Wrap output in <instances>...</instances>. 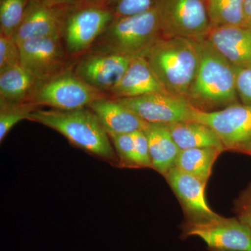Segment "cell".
<instances>
[{"instance_id": "cell-21", "label": "cell", "mask_w": 251, "mask_h": 251, "mask_svg": "<svg viewBox=\"0 0 251 251\" xmlns=\"http://www.w3.org/2000/svg\"><path fill=\"white\" fill-rule=\"evenodd\" d=\"M224 150L215 148L181 150L176 158L175 167L206 183L210 177L216 160Z\"/></svg>"}, {"instance_id": "cell-30", "label": "cell", "mask_w": 251, "mask_h": 251, "mask_svg": "<svg viewBox=\"0 0 251 251\" xmlns=\"http://www.w3.org/2000/svg\"><path fill=\"white\" fill-rule=\"evenodd\" d=\"M244 26L251 27V0H245L244 4Z\"/></svg>"}, {"instance_id": "cell-5", "label": "cell", "mask_w": 251, "mask_h": 251, "mask_svg": "<svg viewBox=\"0 0 251 251\" xmlns=\"http://www.w3.org/2000/svg\"><path fill=\"white\" fill-rule=\"evenodd\" d=\"M153 7L163 37L199 41L210 32L204 0H154Z\"/></svg>"}, {"instance_id": "cell-15", "label": "cell", "mask_w": 251, "mask_h": 251, "mask_svg": "<svg viewBox=\"0 0 251 251\" xmlns=\"http://www.w3.org/2000/svg\"><path fill=\"white\" fill-rule=\"evenodd\" d=\"M114 99L134 98L153 93H168L157 80L145 57H134L111 90Z\"/></svg>"}, {"instance_id": "cell-18", "label": "cell", "mask_w": 251, "mask_h": 251, "mask_svg": "<svg viewBox=\"0 0 251 251\" xmlns=\"http://www.w3.org/2000/svg\"><path fill=\"white\" fill-rule=\"evenodd\" d=\"M143 131L148 140L151 168L166 176L175 166L181 150L166 125L148 124Z\"/></svg>"}, {"instance_id": "cell-26", "label": "cell", "mask_w": 251, "mask_h": 251, "mask_svg": "<svg viewBox=\"0 0 251 251\" xmlns=\"http://www.w3.org/2000/svg\"><path fill=\"white\" fill-rule=\"evenodd\" d=\"M115 17L133 16L146 12L154 0H107Z\"/></svg>"}, {"instance_id": "cell-9", "label": "cell", "mask_w": 251, "mask_h": 251, "mask_svg": "<svg viewBox=\"0 0 251 251\" xmlns=\"http://www.w3.org/2000/svg\"><path fill=\"white\" fill-rule=\"evenodd\" d=\"M193 121L212 128L225 148H243L251 142V105L232 104L217 111L195 108Z\"/></svg>"}, {"instance_id": "cell-10", "label": "cell", "mask_w": 251, "mask_h": 251, "mask_svg": "<svg viewBox=\"0 0 251 251\" xmlns=\"http://www.w3.org/2000/svg\"><path fill=\"white\" fill-rule=\"evenodd\" d=\"M115 18L111 10L90 6L77 10L63 26V39L69 53L77 54L92 47Z\"/></svg>"}, {"instance_id": "cell-33", "label": "cell", "mask_w": 251, "mask_h": 251, "mask_svg": "<svg viewBox=\"0 0 251 251\" xmlns=\"http://www.w3.org/2000/svg\"><path fill=\"white\" fill-rule=\"evenodd\" d=\"M87 1H91V2H100L104 0H87Z\"/></svg>"}, {"instance_id": "cell-19", "label": "cell", "mask_w": 251, "mask_h": 251, "mask_svg": "<svg viewBox=\"0 0 251 251\" xmlns=\"http://www.w3.org/2000/svg\"><path fill=\"white\" fill-rule=\"evenodd\" d=\"M44 82L22 65L0 72V103L30 102Z\"/></svg>"}, {"instance_id": "cell-29", "label": "cell", "mask_w": 251, "mask_h": 251, "mask_svg": "<svg viewBox=\"0 0 251 251\" xmlns=\"http://www.w3.org/2000/svg\"><path fill=\"white\" fill-rule=\"evenodd\" d=\"M236 88L244 105H251V67H235Z\"/></svg>"}, {"instance_id": "cell-16", "label": "cell", "mask_w": 251, "mask_h": 251, "mask_svg": "<svg viewBox=\"0 0 251 251\" xmlns=\"http://www.w3.org/2000/svg\"><path fill=\"white\" fill-rule=\"evenodd\" d=\"M166 176L180 201L188 211L198 216L196 220L209 219L217 216L206 202V182L175 166Z\"/></svg>"}, {"instance_id": "cell-34", "label": "cell", "mask_w": 251, "mask_h": 251, "mask_svg": "<svg viewBox=\"0 0 251 251\" xmlns=\"http://www.w3.org/2000/svg\"><path fill=\"white\" fill-rule=\"evenodd\" d=\"M247 226H249V228H250L251 230V218L250 219V222H249V224H247Z\"/></svg>"}, {"instance_id": "cell-25", "label": "cell", "mask_w": 251, "mask_h": 251, "mask_svg": "<svg viewBox=\"0 0 251 251\" xmlns=\"http://www.w3.org/2000/svg\"><path fill=\"white\" fill-rule=\"evenodd\" d=\"M21 65L19 46L12 37L0 34V72Z\"/></svg>"}, {"instance_id": "cell-7", "label": "cell", "mask_w": 251, "mask_h": 251, "mask_svg": "<svg viewBox=\"0 0 251 251\" xmlns=\"http://www.w3.org/2000/svg\"><path fill=\"white\" fill-rule=\"evenodd\" d=\"M186 237H197L210 250L251 251V230L247 224L219 216L195 220L184 229Z\"/></svg>"}, {"instance_id": "cell-11", "label": "cell", "mask_w": 251, "mask_h": 251, "mask_svg": "<svg viewBox=\"0 0 251 251\" xmlns=\"http://www.w3.org/2000/svg\"><path fill=\"white\" fill-rule=\"evenodd\" d=\"M21 65L43 81L64 71L65 52L62 36L30 39L18 44Z\"/></svg>"}, {"instance_id": "cell-3", "label": "cell", "mask_w": 251, "mask_h": 251, "mask_svg": "<svg viewBox=\"0 0 251 251\" xmlns=\"http://www.w3.org/2000/svg\"><path fill=\"white\" fill-rule=\"evenodd\" d=\"M28 120L52 128L87 152L116 162L110 136L96 114L86 108L73 110L36 109Z\"/></svg>"}, {"instance_id": "cell-8", "label": "cell", "mask_w": 251, "mask_h": 251, "mask_svg": "<svg viewBox=\"0 0 251 251\" xmlns=\"http://www.w3.org/2000/svg\"><path fill=\"white\" fill-rule=\"evenodd\" d=\"M116 100L148 124L168 125L193 121L196 108L187 99L169 93L149 94Z\"/></svg>"}, {"instance_id": "cell-14", "label": "cell", "mask_w": 251, "mask_h": 251, "mask_svg": "<svg viewBox=\"0 0 251 251\" xmlns=\"http://www.w3.org/2000/svg\"><path fill=\"white\" fill-rule=\"evenodd\" d=\"M206 39L234 67H251V27H212Z\"/></svg>"}, {"instance_id": "cell-24", "label": "cell", "mask_w": 251, "mask_h": 251, "mask_svg": "<svg viewBox=\"0 0 251 251\" xmlns=\"http://www.w3.org/2000/svg\"><path fill=\"white\" fill-rule=\"evenodd\" d=\"M38 105L25 102L21 103H0V141L18 122L28 120L29 115L37 109Z\"/></svg>"}, {"instance_id": "cell-4", "label": "cell", "mask_w": 251, "mask_h": 251, "mask_svg": "<svg viewBox=\"0 0 251 251\" xmlns=\"http://www.w3.org/2000/svg\"><path fill=\"white\" fill-rule=\"evenodd\" d=\"M162 37L153 7L142 14L115 17L96 42L93 52L145 57Z\"/></svg>"}, {"instance_id": "cell-23", "label": "cell", "mask_w": 251, "mask_h": 251, "mask_svg": "<svg viewBox=\"0 0 251 251\" xmlns=\"http://www.w3.org/2000/svg\"><path fill=\"white\" fill-rule=\"evenodd\" d=\"M29 0H0V34L12 37L22 22Z\"/></svg>"}, {"instance_id": "cell-2", "label": "cell", "mask_w": 251, "mask_h": 251, "mask_svg": "<svg viewBox=\"0 0 251 251\" xmlns=\"http://www.w3.org/2000/svg\"><path fill=\"white\" fill-rule=\"evenodd\" d=\"M145 58L168 93L187 99L199 62L197 41L162 36Z\"/></svg>"}, {"instance_id": "cell-27", "label": "cell", "mask_w": 251, "mask_h": 251, "mask_svg": "<svg viewBox=\"0 0 251 251\" xmlns=\"http://www.w3.org/2000/svg\"><path fill=\"white\" fill-rule=\"evenodd\" d=\"M117 156L122 163L134 165V138L133 133L110 136Z\"/></svg>"}, {"instance_id": "cell-12", "label": "cell", "mask_w": 251, "mask_h": 251, "mask_svg": "<svg viewBox=\"0 0 251 251\" xmlns=\"http://www.w3.org/2000/svg\"><path fill=\"white\" fill-rule=\"evenodd\" d=\"M133 59L122 54L93 52L79 61L74 72L91 87L105 93L121 80Z\"/></svg>"}, {"instance_id": "cell-31", "label": "cell", "mask_w": 251, "mask_h": 251, "mask_svg": "<svg viewBox=\"0 0 251 251\" xmlns=\"http://www.w3.org/2000/svg\"><path fill=\"white\" fill-rule=\"evenodd\" d=\"M44 4L49 5V6H59V5H65L72 4L75 0H39Z\"/></svg>"}, {"instance_id": "cell-1", "label": "cell", "mask_w": 251, "mask_h": 251, "mask_svg": "<svg viewBox=\"0 0 251 251\" xmlns=\"http://www.w3.org/2000/svg\"><path fill=\"white\" fill-rule=\"evenodd\" d=\"M199 62L187 100L200 110L237 103L235 67L207 39L198 41Z\"/></svg>"}, {"instance_id": "cell-22", "label": "cell", "mask_w": 251, "mask_h": 251, "mask_svg": "<svg viewBox=\"0 0 251 251\" xmlns=\"http://www.w3.org/2000/svg\"><path fill=\"white\" fill-rule=\"evenodd\" d=\"M211 28L244 26L245 0H204Z\"/></svg>"}, {"instance_id": "cell-6", "label": "cell", "mask_w": 251, "mask_h": 251, "mask_svg": "<svg viewBox=\"0 0 251 251\" xmlns=\"http://www.w3.org/2000/svg\"><path fill=\"white\" fill-rule=\"evenodd\" d=\"M103 98H106L104 92L91 87L72 69H68L44 81L30 102L38 106L73 110L89 107L96 100Z\"/></svg>"}, {"instance_id": "cell-28", "label": "cell", "mask_w": 251, "mask_h": 251, "mask_svg": "<svg viewBox=\"0 0 251 251\" xmlns=\"http://www.w3.org/2000/svg\"><path fill=\"white\" fill-rule=\"evenodd\" d=\"M134 138V165L137 166L151 167L148 138L143 130L133 133Z\"/></svg>"}, {"instance_id": "cell-35", "label": "cell", "mask_w": 251, "mask_h": 251, "mask_svg": "<svg viewBox=\"0 0 251 251\" xmlns=\"http://www.w3.org/2000/svg\"><path fill=\"white\" fill-rule=\"evenodd\" d=\"M210 251H221L210 250Z\"/></svg>"}, {"instance_id": "cell-13", "label": "cell", "mask_w": 251, "mask_h": 251, "mask_svg": "<svg viewBox=\"0 0 251 251\" xmlns=\"http://www.w3.org/2000/svg\"><path fill=\"white\" fill-rule=\"evenodd\" d=\"M54 6L29 0L22 22L13 39L17 44L30 39L62 36L64 23Z\"/></svg>"}, {"instance_id": "cell-17", "label": "cell", "mask_w": 251, "mask_h": 251, "mask_svg": "<svg viewBox=\"0 0 251 251\" xmlns=\"http://www.w3.org/2000/svg\"><path fill=\"white\" fill-rule=\"evenodd\" d=\"M96 114L109 136L143 130L148 123L116 99L103 98L89 106Z\"/></svg>"}, {"instance_id": "cell-32", "label": "cell", "mask_w": 251, "mask_h": 251, "mask_svg": "<svg viewBox=\"0 0 251 251\" xmlns=\"http://www.w3.org/2000/svg\"><path fill=\"white\" fill-rule=\"evenodd\" d=\"M243 148H244V149H246V150H248V151L251 152V143H248L247 145H244Z\"/></svg>"}, {"instance_id": "cell-20", "label": "cell", "mask_w": 251, "mask_h": 251, "mask_svg": "<svg viewBox=\"0 0 251 251\" xmlns=\"http://www.w3.org/2000/svg\"><path fill=\"white\" fill-rule=\"evenodd\" d=\"M166 126L180 150L204 148L225 149L216 132L201 122H181Z\"/></svg>"}]
</instances>
